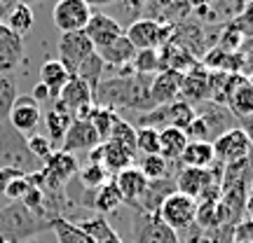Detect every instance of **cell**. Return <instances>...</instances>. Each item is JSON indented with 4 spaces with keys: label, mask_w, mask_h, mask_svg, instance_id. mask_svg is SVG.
Instances as JSON below:
<instances>
[{
    "label": "cell",
    "mask_w": 253,
    "mask_h": 243,
    "mask_svg": "<svg viewBox=\"0 0 253 243\" xmlns=\"http://www.w3.org/2000/svg\"><path fill=\"white\" fill-rule=\"evenodd\" d=\"M136 152L145 154H160V131L141 126L136 129Z\"/></svg>",
    "instance_id": "8d00e7d4"
},
{
    "label": "cell",
    "mask_w": 253,
    "mask_h": 243,
    "mask_svg": "<svg viewBox=\"0 0 253 243\" xmlns=\"http://www.w3.org/2000/svg\"><path fill=\"white\" fill-rule=\"evenodd\" d=\"M78 227H80L82 232L89 236L91 243H122L120 234L113 229V225H110L103 215L84 217V220H80V222H78Z\"/></svg>",
    "instance_id": "44dd1931"
},
{
    "label": "cell",
    "mask_w": 253,
    "mask_h": 243,
    "mask_svg": "<svg viewBox=\"0 0 253 243\" xmlns=\"http://www.w3.org/2000/svg\"><path fill=\"white\" fill-rule=\"evenodd\" d=\"M216 162L213 154V145L211 143H199V140H190L183 150L178 164L185 169H209L211 164Z\"/></svg>",
    "instance_id": "7402d4cb"
},
{
    "label": "cell",
    "mask_w": 253,
    "mask_h": 243,
    "mask_svg": "<svg viewBox=\"0 0 253 243\" xmlns=\"http://www.w3.org/2000/svg\"><path fill=\"white\" fill-rule=\"evenodd\" d=\"M26 143H28L31 154L36 157L38 162H42V164L52 157V152H54V147H52V143H49V138H45V136H40V134L26 136Z\"/></svg>",
    "instance_id": "f35d334b"
},
{
    "label": "cell",
    "mask_w": 253,
    "mask_h": 243,
    "mask_svg": "<svg viewBox=\"0 0 253 243\" xmlns=\"http://www.w3.org/2000/svg\"><path fill=\"white\" fill-rule=\"evenodd\" d=\"M178 99L190 103V105H199V103L209 101V70L204 66H195L188 72H183Z\"/></svg>",
    "instance_id": "ac0fdd59"
},
{
    "label": "cell",
    "mask_w": 253,
    "mask_h": 243,
    "mask_svg": "<svg viewBox=\"0 0 253 243\" xmlns=\"http://www.w3.org/2000/svg\"><path fill=\"white\" fill-rule=\"evenodd\" d=\"M47 229H52V222L33 215L24 204H5L0 208V239L2 241L24 243Z\"/></svg>",
    "instance_id": "7a4b0ae2"
},
{
    "label": "cell",
    "mask_w": 253,
    "mask_h": 243,
    "mask_svg": "<svg viewBox=\"0 0 253 243\" xmlns=\"http://www.w3.org/2000/svg\"><path fill=\"white\" fill-rule=\"evenodd\" d=\"M33 21H36V17H33L31 5L24 2V0H19V2H14V7L9 9L7 24H5V26H7L12 33H17V35H26L28 31L33 28Z\"/></svg>",
    "instance_id": "83f0119b"
},
{
    "label": "cell",
    "mask_w": 253,
    "mask_h": 243,
    "mask_svg": "<svg viewBox=\"0 0 253 243\" xmlns=\"http://www.w3.org/2000/svg\"><path fill=\"white\" fill-rule=\"evenodd\" d=\"M73 122V115L68 110H63L59 103H52V108L45 112V124H47V131H49V143H61L66 131H68V126Z\"/></svg>",
    "instance_id": "484cf974"
},
{
    "label": "cell",
    "mask_w": 253,
    "mask_h": 243,
    "mask_svg": "<svg viewBox=\"0 0 253 243\" xmlns=\"http://www.w3.org/2000/svg\"><path fill=\"white\" fill-rule=\"evenodd\" d=\"M56 103L63 110H68L73 119H87L91 105H94V91L89 89V84H84L80 77L73 75L71 80L66 82V87L59 91Z\"/></svg>",
    "instance_id": "5b68a950"
},
{
    "label": "cell",
    "mask_w": 253,
    "mask_h": 243,
    "mask_svg": "<svg viewBox=\"0 0 253 243\" xmlns=\"http://www.w3.org/2000/svg\"><path fill=\"white\" fill-rule=\"evenodd\" d=\"M134 243H178V236L157 215L136 210L134 215Z\"/></svg>",
    "instance_id": "8fae6325"
},
{
    "label": "cell",
    "mask_w": 253,
    "mask_h": 243,
    "mask_svg": "<svg viewBox=\"0 0 253 243\" xmlns=\"http://www.w3.org/2000/svg\"><path fill=\"white\" fill-rule=\"evenodd\" d=\"M232 243H253V220L242 217L232 227Z\"/></svg>",
    "instance_id": "ab89813d"
},
{
    "label": "cell",
    "mask_w": 253,
    "mask_h": 243,
    "mask_svg": "<svg viewBox=\"0 0 253 243\" xmlns=\"http://www.w3.org/2000/svg\"><path fill=\"white\" fill-rule=\"evenodd\" d=\"M246 213H249V220H253V204H246Z\"/></svg>",
    "instance_id": "bcb514c9"
},
{
    "label": "cell",
    "mask_w": 253,
    "mask_h": 243,
    "mask_svg": "<svg viewBox=\"0 0 253 243\" xmlns=\"http://www.w3.org/2000/svg\"><path fill=\"white\" fill-rule=\"evenodd\" d=\"M103 68H106V63L101 61V56L94 52V54H91L89 59H84V63L75 70V77H80V80L84 82V84H89V89L94 91L96 87H99L101 75H103Z\"/></svg>",
    "instance_id": "d6a6232c"
},
{
    "label": "cell",
    "mask_w": 253,
    "mask_h": 243,
    "mask_svg": "<svg viewBox=\"0 0 253 243\" xmlns=\"http://www.w3.org/2000/svg\"><path fill=\"white\" fill-rule=\"evenodd\" d=\"M108 140L125 145V147H129V150H134L136 152V126H131L126 119L118 117L115 119V124H113V131H110Z\"/></svg>",
    "instance_id": "74e56055"
},
{
    "label": "cell",
    "mask_w": 253,
    "mask_h": 243,
    "mask_svg": "<svg viewBox=\"0 0 253 243\" xmlns=\"http://www.w3.org/2000/svg\"><path fill=\"white\" fill-rule=\"evenodd\" d=\"M71 77L73 75L63 68L59 59H49V61H45L40 66V84H45L54 99L59 96V91L66 87V82L71 80Z\"/></svg>",
    "instance_id": "d4e9b609"
},
{
    "label": "cell",
    "mask_w": 253,
    "mask_h": 243,
    "mask_svg": "<svg viewBox=\"0 0 253 243\" xmlns=\"http://www.w3.org/2000/svg\"><path fill=\"white\" fill-rule=\"evenodd\" d=\"M84 2H87V5H96V7H99V5H110V2H115V0H84Z\"/></svg>",
    "instance_id": "ee69618b"
},
{
    "label": "cell",
    "mask_w": 253,
    "mask_h": 243,
    "mask_svg": "<svg viewBox=\"0 0 253 243\" xmlns=\"http://www.w3.org/2000/svg\"><path fill=\"white\" fill-rule=\"evenodd\" d=\"M31 99L36 101L38 105H42V103H54V96H52V94H49V89H47L45 84H40V82H38L36 87H33V94H31Z\"/></svg>",
    "instance_id": "60d3db41"
},
{
    "label": "cell",
    "mask_w": 253,
    "mask_h": 243,
    "mask_svg": "<svg viewBox=\"0 0 253 243\" xmlns=\"http://www.w3.org/2000/svg\"><path fill=\"white\" fill-rule=\"evenodd\" d=\"M171 192H176V185H173V178H162V180H148V187H145L143 197L136 201V210L141 213H148V215H157V210L162 206V201Z\"/></svg>",
    "instance_id": "ffe728a7"
},
{
    "label": "cell",
    "mask_w": 253,
    "mask_h": 243,
    "mask_svg": "<svg viewBox=\"0 0 253 243\" xmlns=\"http://www.w3.org/2000/svg\"><path fill=\"white\" fill-rule=\"evenodd\" d=\"M56 49H59V61H61V66L71 72V75H75V70L84 63V59H89V56L96 52L94 45L89 42V37L84 35L82 31L80 33H61Z\"/></svg>",
    "instance_id": "52a82bcc"
},
{
    "label": "cell",
    "mask_w": 253,
    "mask_h": 243,
    "mask_svg": "<svg viewBox=\"0 0 253 243\" xmlns=\"http://www.w3.org/2000/svg\"><path fill=\"white\" fill-rule=\"evenodd\" d=\"M2 206H5V201H0V208H2Z\"/></svg>",
    "instance_id": "c3c4849f"
},
{
    "label": "cell",
    "mask_w": 253,
    "mask_h": 243,
    "mask_svg": "<svg viewBox=\"0 0 253 243\" xmlns=\"http://www.w3.org/2000/svg\"><path fill=\"white\" fill-rule=\"evenodd\" d=\"M78 180H80V185L84 189H99L101 185H106V182L110 180V175L103 166L89 164V166H84V169L78 171Z\"/></svg>",
    "instance_id": "d590c367"
},
{
    "label": "cell",
    "mask_w": 253,
    "mask_h": 243,
    "mask_svg": "<svg viewBox=\"0 0 253 243\" xmlns=\"http://www.w3.org/2000/svg\"><path fill=\"white\" fill-rule=\"evenodd\" d=\"M17 77L7 72V75H0V124L7 122L9 110L17 101Z\"/></svg>",
    "instance_id": "1f68e13d"
},
{
    "label": "cell",
    "mask_w": 253,
    "mask_h": 243,
    "mask_svg": "<svg viewBox=\"0 0 253 243\" xmlns=\"http://www.w3.org/2000/svg\"><path fill=\"white\" fill-rule=\"evenodd\" d=\"M52 232L56 234V241L59 243H91L89 236L84 234L75 222L66 220V217L52 220Z\"/></svg>",
    "instance_id": "f546056e"
},
{
    "label": "cell",
    "mask_w": 253,
    "mask_h": 243,
    "mask_svg": "<svg viewBox=\"0 0 253 243\" xmlns=\"http://www.w3.org/2000/svg\"><path fill=\"white\" fill-rule=\"evenodd\" d=\"M26 47L24 37L12 33L5 24H0V75H7L24 61Z\"/></svg>",
    "instance_id": "e0dca14e"
},
{
    "label": "cell",
    "mask_w": 253,
    "mask_h": 243,
    "mask_svg": "<svg viewBox=\"0 0 253 243\" xmlns=\"http://www.w3.org/2000/svg\"><path fill=\"white\" fill-rule=\"evenodd\" d=\"M45 164L38 162L31 154L26 136H21L17 129H12L9 122L0 124V171H14L21 175L40 173Z\"/></svg>",
    "instance_id": "6da1fadb"
},
{
    "label": "cell",
    "mask_w": 253,
    "mask_h": 243,
    "mask_svg": "<svg viewBox=\"0 0 253 243\" xmlns=\"http://www.w3.org/2000/svg\"><path fill=\"white\" fill-rule=\"evenodd\" d=\"M103 140L99 138L96 129L89 124V119H73L68 131L61 140V152L75 154V152H91L96 145H101Z\"/></svg>",
    "instance_id": "4fadbf2b"
},
{
    "label": "cell",
    "mask_w": 253,
    "mask_h": 243,
    "mask_svg": "<svg viewBox=\"0 0 253 243\" xmlns=\"http://www.w3.org/2000/svg\"><path fill=\"white\" fill-rule=\"evenodd\" d=\"M195 215H197V199L185 197L181 192H171L157 210V217L167 227H171L176 234L195 225Z\"/></svg>",
    "instance_id": "3957f363"
},
{
    "label": "cell",
    "mask_w": 253,
    "mask_h": 243,
    "mask_svg": "<svg viewBox=\"0 0 253 243\" xmlns=\"http://www.w3.org/2000/svg\"><path fill=\"white\" fill-rule=\"evenodd\" d=\"M120 115L118 112H113V110L108 108H99V105H91L89 110V124L96 129V134H99V138L106 143L110 138V131H113V124H115V119H118Z\"/></svg>",
    "instance_id": "4dcf8cb0"
},
{
    "label": "cell",
    "mask_w": 253,
    "mask_h": 243,
    "mask_svg": "<svg viewBox=\"0 0 253 243\" xmlns=\"http://www.w3.org/2000/svg\"><path fill=\"white\" fill-rule=\"evenodd\" d=\"M246 77H249V82H251V87H253V72L251 75H246Z\"/></svg>",
    "instance_id": "7dc6e473"
},
{
    "label": "cell",
    "mask_w": 253,
    "mask_h": 243,
    "mask_svg": "<svg viewBox=\"0 0 253 243\" xmlns=\"http://www.w3.org/2000/svg\"><path fill=\"white\" fill-rule=\"evenodd\" d=\"M82 33L89 37V42L94 45V49H103V47H108L110 42H115L120 35H125V28H122V24H120L118 19L108 17V14H103V12H91L89 24L84 26Z\"/></svg>",
    "instance_id": "5bb4252c"
},
{
    "label": "cell",
    "mask_w": 253,
    "mask_h": 243,
    "mask_svg": "<svg viewBox=\"0 0 253 243\" xmlns=\"http://www.w3.org/2000/svg\"><path fill=\"white\" fill-rule=\"evenodd\" d=\"M131 68L136 75H157L160 70H164V59L157 49H141L131 59Z\"/></svg>",
    "instance_id": "f1b7e54d"
},
{
    "label": "cell",
    "mask_w": 253,
    "mask_h": 243,
    "mask_svg": "<svg viewBox=\"0 0 253 243\" xmlns=\"http://www.w3.org/2000/svg\"><path fill=\"white\" fill-rule=\"evenodd\" d=\"M242 75H251L253 72V49L251 52H249V54H246V59H244V68H242Z\"/></svg>",
    "instance_id": "7bdbcfd3"
},
{
    "label": "cell",
    "mask_w": 253,
    "mask_h": 243,
    "mask_svg": "<svg viewBox=\"0 0 253 243\" xmlns=\"http://www.w3.org/2000/svg\"><path fill=\"white\" fill-rule=\"evenodd\" d=\"M251 157H253V154H251Z\"/></svg>",
    "instance_id": "681fc988"
},
{
    "label": "cell",
    "mask_w": 253,
    "mask_h": 243,
    "mask_svg": "<svg viewBox=\"0 0 253 243\" xmlns=\"http://www.w3.org/2000/svg\"><path fill=\"white\" fill-rule=\"evenodd\" d=\"M188 143L190 140H188V136H185V131L167 126V129L160 131V157H164L169 164L178 162Z\"/></svg>",
    "instance_id": "603a6c76"
},
{
    "label": "cell",
    "mask_w": 253,
    "mask_h": 243,
    "mask_svg": "<svg viewBox=\"0 0 253 243\" xmlns=\"http://www.w3.org/2000/svg\"><path fill=\"white\" fill-rule=\"evenodd\" d=\"M125 37L131 42L136 52L157 49L160 45H164L169 40V28H164L162 24H157L153 19H136L125 31Z\"/></svg>",
    "instance_id": "9c48e42d"
},
{
    "label": "cell",
    "mask_w": 253,
    "mask_h": 243,
    "mask_svg": "<svg viewBox=\"0 0 253 243\" xmlns=\"http://www.w3.org/2000/svg\"><path fill=\"white\" fill-rule=\"evenodd\" d=\"M181 82H183V72L173 70V68H164L157 75H153L150 99H153L155 105H169L173 101H178V96H181Z\"/></svg>",
    "instance_id": "2e32d148"
},
{
    "label": "cell",
    "mask_w": 253,
    "mask_h": 243,
    "mask_svg": "<svg viewBox=\"0 0 253 243\" xmlns=\"http://www.w3.org/2000/svg\"><path fill=\"white\" fill-rule=\"evenodd\" d=\"M246 204H253V180L249 182V192H246Z\"/></svg>",
    "instance_id": "f6af8a7d"
},
{
    "label": "cell",
    "mask_w": 253,
    "mask_h": 243,
    "mask_svg": "<svg viewBox=\"0 0 253 243\" xmlns=\"http://www.w3.org/2000/svg\"><path fill=\"white\" fill-rule=\"evenodd\" d=\"M91 19V7L84 0H56L52 21L61 33H80Z\"/></svg>",
    "instance_id": "8992f818"
},
{
    "label": "cell",
    "mask_w": 253,
    "mask_h": 243,
    "mask_svg": "<svg viewBox=\"0 0 253 243\" xmlns=\"http://www.w3.org/2000/svg\"><path fill=\"white\" fill-rule=\"evenodd\" d=\"M192 119H195V105H190V103H185L181 99L169 103V126L185 131L192 124Z\"/></svg>",
    "instance_id": "e575fe53"
},
{
    "label": "cell",
    "mask_w": 253,
    "mask_h": 243,
    "mask_svg": "<svg viewBox=\"0 0 253 243\" xmlns=\"http://www.w3.org/2000/svg\"><path fill=\"white\" fill-rule=\"evenodd\" d=\"M122 204H125V199H122V194H120L118 185H115L113 178H110L106 185H101V187L96 189V194H94V204H91V210H96L99 215H106V213L118 210Z\"/></svg>",
    "instance_id": "4316f807"
},
{
    "label": "cell",
    "mask_w": 253,
    "mask_h": 243,
    "mask_svg": "<svg viewBox=\"0 0 253 243\" xmlns=\"http://www.w3.org/2000/svg\"><path fill=\"white\" fill-rule=\"evenodd\" d=\"M113 182L118 185L125 204H131V206H136V201L143 197L145 187H148V178L138 171L136 164L129 166V169H125V171H120L118 175H113Z\"/></svg>",
    "instance_id": "d6986e66"
},
{
    "label": "cell",
    "mask_w": 253,
    "mask_h": 243,
    "mask_svg": "<svg viewBox=\"0 0 253 243\" xmlns=\"http://www.w3.org/2000/svg\"><path fill=\"white\" fill-rule=\"evenodd\" d=\"M195 115L202 119V124L207 126L209 131V140L213 143L218 136H223L225 131L235 129L237 126V117L225 108V105H218L213 101H204L195 105Z\"/></svg>",
    "instance_id": "7c38bea8"
},
{
    "label": "cell",
    "mask_w": 253,
    "mask_h": 243,
    "mask_svg": "<svg viewBox=\"0 0 253 243\" xmlns=\"http://www.w3.org/2000/svg\"><path fill=\"white\" fill-rule=\"evenodd\" d=\"M237 126L246 134V138H249V143H251V147H253V115H249V117H239L237 119Z\"/></svg>",
    "instance_id": "b9f144b4"
},
{
    "label": "cell",
    "mask_w": 253,
    "mask_h": 243,
    "mask_svg": "<svg viewBox=\"0 0 253 243\" xmlns=\"http://www.w3.org/2000/svg\"><path fill=\"white\" fill-rule=\"evenodd\" d=\"M96 54L101 56V61L106 66H115V68H122V66H129L131 59H134L136 49L131 47V42L126 40L125 35H120L115 42H110L108 47L103 49H96Z\"/></svg>",
    "instance_id": "cb8c5ba5"
},
{
    "label": "cell",
    "mask_w": 253,
    "mask_h": 243,
    "mask_svg": "<svg viewBox=\"0 0 253 243\" xmlns=\"http://www.w3.org/2000/svg\"><path fill=\"white\" fill-rule=\"evenodd\" d=\"M40 119H42V108L38 105L36 101L31 96H17L7 117L9 126L17 129L21 136H31L38 129Z\"/></svg>",
    "instance_id": "9a60e30c"
},
{
    "label": "cell",
    "mask_w": 253,
    "mask_h": 243,
    "mask_svg": "<svg viewBox=\"0 0 253 243\" xmlns=\"http://www.w3.org/2000/svg\"><path fill=\"white\" fill-rule=\"evenodd\" d=\"M225 108L237 119L253 115V87H251V82H249V77L242 75V72H232L230 80H227Z\"/></svg>",
    "instance_id": "30bf717a"
},
{
    "label": "cell",
    "mask_w": 253,
    "mask_h": 243,
    "mask_svg": "<svg viewBox=\"0 0 253 243\" xmlns=\"http://www.w3.org/2000/svg\"><path fill=\"white\" fill-rule=\"evenodd\" d=\"M213 154H216V162L220 166H230V164H237L242 162V159H249L253 154V147L249 143V138L246 134L235 126V129H230L225 131L223 136H218L216 140H213Z\"/></svg>",
    "instance_id": "277c9868"
},
{
    "label": "cell",
    "mask_w": 253,
    "mask_h": 243,
    "mask_svg": "<svg viewBox=\"0 0 253 243\" xmlns=\"http://www.w3.org/2000/svg\"><path fill=\"white\" fill-rule=\"evenodd\" d=\"M138 171L143 173L148 180H162V178H171L169 175V162L160 157V154H145L141 164H138Z\"/></svg>",
    "instance_id": "836d02e7"
},
{
    "label": "cell",
    "mask_w": 253,
    "mask_h": 243,
    "mask_svg": "<svg viewBox=\"0 0 253 243\" xmlns=\"http://www.w3.org/2000/svg\"><path fill=\"white\" fill-rule=\"evenodd\" d=\"M134 162H136L134 150H129V147H125V145H120V143H113V140H106V143L96 145L89 152V164L103 166L110 178L118 175L120 171L129 169V166H134Z\"/></svg>",
    "instance_id": "ba28073f"
}]
</instances>
